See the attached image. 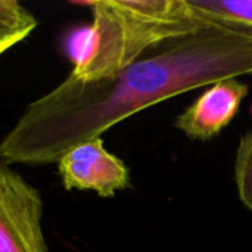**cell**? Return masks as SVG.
<instances>
[{
    "mask_svg": "<svg viewBox=\"0 0 252 252\" xmlns=\"http://www.w3.org/2000/svg\"><path fill=\"white\" fill-rule=\"evenodd\" d=\"M92 9L81 53L71 75L83 81L109 78L145 52L177 38L216 28L190 0H100Z\"/></svg>",
    "mask_w": 252,
    "mask_h": 252,
    "instance_id": "obj_2",
    "label": "cell"
},
{
    "mask_svg": "<svg viewBox=\"0 0 252 252\" xmlns=\"http://www.w3.org/2000/svg\"><path fill=\"white\" fill-rule=\"evenodd\" d=\"M216 28L252 32V0H190Z\"/></svg>",
    "mask_w": 252,
    "mask_h": 252,
    "instance_id": "obj_6",
    "label": "cell"
},
{
    "mask_svg": "<svg viewBox=\"0 0 252 252\" xmlns=\"http://www.w3.org/2000/svg\"><path fill=\"white\" fill-rule=\"evenodd\" d=\"M43 201L16 171L0 165V252H49Z\"/></svg>",
    "mask_w": 252,
    "mask_h": 252,
    "instance_id": "obj_3",
    "label": "cell"
},
{
    "mask_svg": "<svg viewBox=\"0 0 252 252\" xmlns=\"http://www.w3.org/2000/svg\"><path fill=\"white\" fill-rule=\"evenodd\" d=\"M58 171L66 190H93L102 198H112L130 188L128 168L105 149L100 137L68 151L58 161Z\"/></svg>",
    "mask_w": 252,
    "mask_h": 252,
    "instance_id": "obj_4",
    "label": "cell"
},
{
    "mask_svg": "<svg viewBox=\"0 0 252 252\" xmlns=\"http://www.w3.org/2000/svg\"><path fill=\"white\" fill-rule=\"evenodd\" d=\"M114 77L83 81L71 74L31 102L0 142L7 164L58 162L72 148L182 93L252 77V32L211 28L162 44Z\"/></svg>",
    "mask_w": 252,
    "mask_h": 252,
    "instance_id": "obj_1",
    "label": "cell"
},
{
    "mask_svg": "<svg viewBox=\"0 0 252 252\" xmlns=\"http://www.w3.org/2000/svg\"><path fill=\"white\" fill-rule=\"evenodd\" d=\"M37 27V19L21 3L0 0V55L22 41Z\"/></svg>",
    "mask_w": 252,
    "mask_h": 252,
    "instance_id": "obj_7",
    "label": "cell"
},
{
    "mask_svg": "<svg viewBox=\"0 0 252 252\" xmlns=\"http://www.w3.org/2000/svg\"><path fill=\"white\" fill-rule=\"evenodd\" d=\"M235 180L242 204L252 213V131L247 133L238 146Z\"/></svg>",
    "mask_w": 252,
    "mask_h": 252,
    "instance_id": "obj_8",
    "label": "cell"
},
{
    "mask_svg": "<svg viewBox=\"0 0 252 252\" xmlns=\"http://www.w3.org/2000/svg\"><path fill=\"white\" fill-rule=\"evenodd\" d=\"M248 93L250 86L238 78L219 81L189 105L174 126L192 140H211L233 121Z\"/></svg>",
    "mask_w": 252,
    "mask_h": 252,
    "instance_id": "obj_5",
    "label": "cell"
}]
</instances>
